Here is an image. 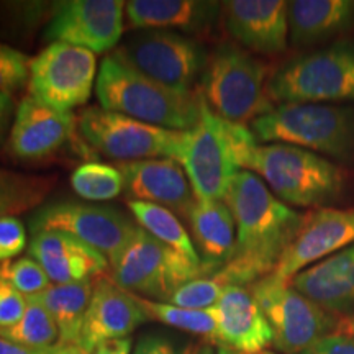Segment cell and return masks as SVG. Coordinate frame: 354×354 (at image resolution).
I'll return each mask as SVG.
<instances>
[{
  "label": "cell",
  "mask_w": 354,
  "mask_h": 354,
  "mask_svg": "<svg viewBox=\"0 0 354 354\" xmlns=\"http://www.w3.org/2000/svg\"><path fill=\"white\" fill-rule=\"evenodd\" d=\"M223 202L236 223L232 259L214 276L223 286H251L276 271L304 215L281 202L251 171H238Z\"/></svg>",
  "instance_id": "6da1fadb"
},
{
  "label": "cell",
  "mask_w": 354,
  "mask_h": 354,
  "mask_svg": "<svg viewBox=\"0 0 354 354\" xmlns=\"http://www.w3.org/2000/svg\"><path fill=\"white\" fill-rule=\"evenodd\" d=\"M117 167L125 179L130 201L156 203L185 218L197 203L189 177L176 159H141L118 162Z\"/></svg>",
  "instance_id": "e0dca14e"
},
{
  "label": "cell",
  "mask_w": 354,
  "mask_h": 354,
  "mask_svg": "<svg viewBox=\"0 0 354 354\" xmlns=\"http://www.w3.org/2000/svg\"><path fill=\"white\" fill-rule=\"evenodd\" d=\"M26 305H28V300L25 295H21L8 282L0 279V330L15 326L24 318Z\"/></svg>",
  "instance_id": "8d00e7d4"
},
{
  "label": "cell",
  "mask_w": 354,
  "mask_h": 354,
  "mask_svg": "<svg viewBox=\"0 0 354 354\" xmlns=\"http://www.w3.org/2000/svg\"><path fill=\"white\" fill-rule=\"evenodd\" d=\"M135 299L149 320H156L171 328L202 336L212 343H218V326H216L214 308L190 310L167 302H159V300L140 297V295H135Z\"/></svg>",
  "instance_id": "f1b7e54d"
},
{
  "label": "cell",
  "mask_w": 354,
  "mask_h": 354,
  "mask_svg": "<svg viewBox=\"0 0 354 354\" xmlns=\"http://www.w3.org/2000/svg\"><path fill=\"white\" fill-rule=\"evenodd\" d=\"M26 312L15 326L0 330V336L25 348L46 351L59 343V330L46 308L38 300L26 299Z\"/></svg>",
  "instance_id": "4dcf8cb0"
},
{
  "label": "cell",
  "mask_w": 354,
  "mask_h": 354,
  "mask_svg": "<svg viewBox=\"0 0 354 354\" xmlns=\"http://www.w3.org/2000/svg\"><path fill=\"white\" fill-rule=\"evenodd\" d=\"M30 57L13 46L0 43V92L15 94L28 86Z\"/></svg>",
  "instance_id": "836d02e7"
},
{
  "label": "cell",
  "mask_w": 354,
  "mask_h": 354,
  "mask_svg": "<svg viewBox=\"0 0 354 354\" xmlns=\"http://www.w3.org/2000/svg\"><path fill=\"white\" fill-rule=\"evenodd\" d=\"M128 209H130L136 223L140 225V228H143L146 233L176 250L177 253L185 256L192 263L202 264L192 238L189 236L187 230L184 228V225L180 223L179 216L174 212L166 209V207L156 205V203L140 201H128Z\"/></svg>",
  "instance_id": "4316f807"
},
{
  "label": "cell",
  "mask_w": 354,
  "mask_h": 354,
  "mask_svg": "<svg viewBox=\"0 0 354 354\" xmlns=\"http://www.w3.org/2000/svg\"><path fill=\"white\" fill-rule=\"evenodd\" d=\"M32 234L55 230L71 234L94 248L110 266L120 258L138 227L118 210L79 202H55L35 212L30 218Z\"/></svg>",
  "instance_id": "4fadbf2b"
},
{
  "label": "cell",
  "mask_w": 354,
  "mask_h": 354,
  "mask_svg": "<svg viewBox=\"0 0 354 354\" xmlns=\"http://www.w3.org/2000/svg\"><path fill=\"white\" fill-rule=\"evenodd\" d=\"M221 10L227 32L246 50L268 56L286 51L289 15L284 0H230Z\"/></svg>",
  "instance_id": "d6986e66"
},
{
  "label": "cell",
  "mask_w": 354,
  "mask_h": 354,
  "mask_svg": "<svg viewBox=\"0 0 354 354\" xmlns=\"http://www.w3.org/2000/svg\"><path fill=\"white\" fill-rule=\"evenodd\" d=\"M76 131V115L57 112L25 95L17 105L15 120L7 140V154L19 162L46 161L73 143Z\"/></svg>",
  "instance_id": "2e32d148"
},
{
  "label": "cell",
  "mask_w": 354,
  "mask_h": 354,
  "mask_svg": "<svg viewBox=\"0 0 354 354\" xmlns=\"http://www.w3.org/2000/svg\"><path fill=\"white\" fill-rule=\"evenodd\" d=\"M28 256L33 258L55 284H71L104 277L109 259L94 248L71 234L44 230L32 234Z\"/></svg>",
  "instance_id": "ffe728a7"
},
{
  "label": "cell",
  "mask_w": 354,
  "mask_h": 354,
  "mask_svg": "<svg viewBox=\"0 0 354 354\" xmlns=\"http://www.w3.org/2000/svg\"><path fill=\"white\" fill-rule=\"evenodd\" d=\"M197 354H216V351L212 346H203Z\"/></svg>",
  "instance_id": "bcb514c9"
},
{
  "label": "cell",
  "mask_w": 354,
  "mask_h": 354,
  "mask_svg": "<svg viewBox=\"0 0 354 354\" xmlns=\"http://www.w3.org/2000/svg\"><path fill=\"white\" fill-rule=\"evenodd\" d=\"M336 331H343V333L354 335V317L353 318H339V325Z\"/></svg>",
  "instance_id": "ee69618b"
},
{
  "label": "cell",
  "mask_w": 354,
  "mask_h": 354,
  "mask_svg": "<svg viewBox=\"0 0 354 354\" xmlns=\"http://www.w3.org/2000/svg\"><path fill=\"white\" fill-rule=\"evenodd\" d=\"M216 354H240V353L233 351V349H228L225 346H218V349H216Z\"/></svg>",
  "instance_id": "f6af8a7d"
},
{
  "label": "cell",
  "mask_w": 354,
  "mask_h": 354,
  "mask_svg": "<svg viewBox=\"0 0 354 354\" xmlns=\"http://www.w3.org/2000/svg\"><path fill=\"white\" fill-rule=\"evenodd\" d=\"M53 354H91L79 344H56Z\"/></svg>",
  "instance_id": "7bdbcfd3"
},
{
  "label": "cell",
  "mask_w": 354,
  "mask_h": 354,
  "mask_svg": "<svg viewBox=\"0 0 354 354\" xmlns=\"http://www.w3.org/2000/svg\"><path fill=\"white\" fill-rule=\"evenodd\" d=\"M246 171L263 179L281 202L318 207L333 202L346 189L348 174L320 154L292 145H258Z\"/></svg>",
  "instance_id": "277c9868"
},
{
  "label": "cell",
  "mask_w": 354,
  "mask_h": 354,
  "mask_svg": "<svg viewBox=\"0 0 354 354\" xmlns=\"http://www.w3.org/2000/svg\"><path fill=\"white\" fill-rule=\"evenodd\" d=\"M263 354H277V353H271V351H266V353H263Z\"/></svg>",
  "instance_id": "c3c4849f"
},
{
  "label": "cell",
  "mask_w": 354,
  "mask_h": 354,
  "mask_svg": "<svg viewBox=\"0 0 354 354\" xmlns=\"http://www.w3.org/2000/svg\"><path fill=\"white\" fill-rule=\"evenodd\" d=\"M300 354H354V335L333 331Z\"/></svg>",
  "instance_id": "74e56055"
},
{
  "label": "cell",
  "mask_w": 354,
  "mask_h": 354,
  "mask_svg": "<svg viewBox=\"0 0 354 354\" xmlns=\"http://www.w3.org/2000/svg\"><path fill=\"white\" fill-rule=\"evenodd\" d=\"M133 353V342L131 338L112 339V342L102 343L97 346L92 354H131Z\"/></svg>",
  "instance_id": "60d3db41"
},
{
  "label": "cell",
  "mask_w": 354,
  "mask_h": 354,
  "mask_svg": "<svg viewBox=\"0 0 354 354\" xmlns=\"http://www.w3.org/2000/svg\"><path fill=\"white\" fill-rule=\"evenodd\" d=\"M48 351V349H46ZM46 351H38V349L25 348L0 336V354H44Z\"/></svg>",
  "instance_id": "b9f144b4"
},
{
  "label": "cell",
  "mask_w": 354,
  "mask_h": 354,
  "mask_svg": "<svg viewBox=\"0 0 354 354\" xmlns=\"http://www.w3.org/2000/svg\"><path fill=\"white\" fill-rule=\"evenodd\" d=\"M131 354H184L171 339H167L166 336L161 335H145L141 336L136 343V346L133 348Z\"/></svg>",
  "instance_id": "f35d334b"
},
{
  "label": "cell",
  "mask_w": 354,
  "mask_h": 354,
  "mask_svg": "<svg viewBox=\"0 0 354 354\" xmlns=\"http://www.w3.org/2000/svg\"><path fill=\"white\" fill-rule=\"evenodd\" d=\"M268 74L269 66L245 48L221 43L207 61L201 94L218 117L245 125L274 109Z\"/></svg>",
  "instance_id": "8992f818"
},
{
  "label": "cell",
  "mask_w": 354,
  "mask_h": 354,
  "mask_svg": "<svg viewBox=\"0 0 354 354\" xmlns=\"http://www.w3.org/2000/svg\"><path fill=\"white\" fill-rule=\"evenodd\" d=\"M79 136L102 156L118 162L179 156L184 131L165 130L102 107L77 115Z\"/></svg>",
  "instance_id": "30bf717a"
},
{
  "label": "cell",
  "mask_w": 354,
  "mask_h": 354,
  "mask_svg": "<svg viewBox=\"0 0 354 354\" xmlns=\"http://www.w3.org/2000/svg\"><path fill=\"white\" fill-rule=\"evenodd\" d=\"M287 15L292 44L315 46L354 28V0H294Z\"/></svg>",
  "instance_id": "603a6c76"
},
{
  "label": "cell",
  "mask_w": 354,
  "mask_h": 354,
  "mask_svg": "<svg viewBox=\"0 0 354 354\" xmlns=\"http://www.w3.org/2000/svg\"><path fill=\"white\" fill-rule=\"evenodd\" d=\"M95 94L102 109L165 130L187 131L201 118V91H171L130 68L113 53L102 61Z\"/></svg>",
  "instance_id": "3957f363"
},
{
  "label": "cell",
  "mask_w": 354,
  "mask_h": 354,
  "mask_svg": "<svg viewBox=\"0 0 354 354\" xmlns=\"http://www.w3.org/2000/svg\"><path fill=\"white\" fill-rule=\"evenodd\" d=\"M221 8L216 2L198 0H131L127 2V19L133 28L201 32L214 24Z\"/></svg>",
  "instance_id": "d4e9b609"
},
{
  "label": "cell",
  "mask_w": 354,
  "mask_h": 354,
  "mask_svg": "<svg viewBox=\"0 0 354 354\" xmlns=\"http://www.w3.org/2000/svg\"><path fill=\"white\" fill-rule=\"evenodd\" d=\"M123 0H68L55 2L44 38L68 43L94 55L117 50L123 30Z\"/></svg>",
  "instance_id": "5bb4252c"
},
{
  "label": "cell",
  "mask_w": 354,
  "mask_h": 354,
  "mask_svg": "<svg viewBox=\"0 0 354 354\" xmlns=\"http://www.w3.org/2000/svg\"><path fill=\"white\" fill-rule=\"evenodd\" d=\"M0 279L8 282L26 299L41 294L51 286L44 269L30 256L0 264Z\"/></svg>",
  "instance_id": "1f68e13d"
},
{
  "label": "cell",
  "mask_w": 354,
  "mask_h": 354,
  "mask_svg": "<svg viewBox=\"0 0 354 354\" xmlns=\"http://www.w3.org/2000/svg\"><path fill=\"white\" fill-rule=\"evenodd\" d=\"M71 187L79 197L91 202L113 201L125 192V179L118 167L87 161L71 172Z\"/></svg>",
  "instance_id": "f546056e"
},
{
  "label": "cell",
  "mask_w": 354,
  "mask_h": 354,
  "mask_svg": "<svg viewBox=\"0 0 354 354\" xmlns=\"http://www.w3.org/2000/svg\"><path fill=\"white\" fill-rule=\"evenodd\" d=\"M149 318L136 302L135 295L120 289L112 279L99 277L94 282L79 346L94 353L102 343L130 338V335Z\"/></svg>",
  "instance_id": "ac0fdd59"
},
{
  "label": "cell",
  "mask_w": 354,
  "mask_h": 354,
  "mask_svg": "<svg viewBox=\"0 0 354 354\" xmlns=\"http://www.w3.org/2000/svg\"><path fill=\"white\" fill-rule=\"evenodd\" d=\"M92 290H94L92 281L51 284L41 294L32 297L38 300L55 320L57 330H59V343L57 344L79 343Z\"/></svg>",
  "instance_id": "484cf974"
},
{
  "label": "cell",
  "mask_w": 354,
  "mask_h": 354,
  "mask_svg": "<svg viewBox=\"0 0 354 354\" xmlns=\"http://www.w3.org/2000/svg\"><path fill=\"white\" fill-rule=\"evenodd\" d=\"M56 184V176L25 174L0 166V216L38 209Z\"/></svg>",
  "instance_id": "83f0119b"
},
{
  "label": "cell",
  "mask_w": 354,
  "mask_h": 354,
  "mask_svg": "<svg viewBox=\"0 0 354 354\" xmlns=\"http://www.w3.org/2000/svg\"><path fill=\"white\" fill-rule=\"evenodd\" d=\"M53 349H55V348H51V349H48V351H46V353H44V354H53Z\"/></svg>",
  "instance_id": "7dc6e473"
},
{
  "label": "cell",
  "mask_w": 354,
  "mask_h": 354,
  "mask_svg": "<svg viewBox=\"0 0 354 354\" xmlns=\"http://www.w3.org/2000/svg\"><path fill=\"white\" fill-rule=\"evenodd\" d=\"M223 284L215 277H197L194 281L185 282L167 299V304L190 310H209L214 308L218 302Z\"/></svg>",
  "instance_id": "d6a6232c"
},
{
  "label": "cell",
  "mask_w": 354,
  "mask_h": 354,
  "mask_svg": "<svg viewBox=\"0 0 354 354\" xmlns=\"http://www.w3.org/2000/svg\"><path fill=\"white\" fill-rule=\"evenodd\" d=\"M17 104L12 94L0 92V148L8 140L13 120H15Z\"/></svg>",
  "instance_id": "ab89813d"
},
{
  "label": "cell",
  "mask_w": 354,
  "mask_h": 354,
  "mask_svg": "<svg viewBox=\"0 0 354 354\" xmlns=\"http://www.w3.org/2000/svg\"><path fill=\"white\" fill-rule=\"evenodd\" d=\"M354 245V209H318L304 215L274 277L290 282L299 272Z\"/></svg>",
  "instance_id": "9a60e30c"
},
{
  "label": "cell",
  "mask_w": 354,
  "mask_h": 354,
  "mask_svg": "<svg viewBox=\"0 0 354 354\" xmlns=\"http://www.w3.org/2000/svg\"><path fill=\"white\" fill-rule=\"evenodd\" d=\"M294 289L307 295L338 318L354 317V245L320 263L310 266L290 281Z\"/></svg>",
  "instance_id": "7402d4cb"
},
{
  "label": "cell",
  "mask_w": 354,
  "mask_h": 354,
  "mask_svg": "<svg viewBox=\"0 0 354 354\" xmlns=\"http://www.w3.org/2000/svg\"><path fill=\"white\" fill-rule=\"evenodd\" d=\"M250 290L268 318L272 344L279 353L300 354L338 330V317L272 274L251 284Z\"/></svg>",
  "instance_id": "8fae6325"
},
{
  "label": "cell",
  "mask_w": 354,
  "mask_h": 354,
  "mask_svg": "<svg viewBox=\"0 0 354 354\" xmlns=\"http://www.w3.org/2000/svg\"><path fill=\"white\" fill-rule=\"evenodd\" d=\"M46 13V3L41 2H0V35L13 37L24 32L25 26L35 25Z\"/></svg>",
  "instance_id": "e575fe53"
},
{
  "label": "cell",
  "mask_w": 354,
  "mask_h": 354,
  "mask_svg": "<svg viewBox=\"0 0 354 354\" xmlns=\"http://www.w3.org/2000/svg\"><path fill=\"white\" fill-rule=\"evenodd\" d=\"M197 277H207L202 264L192 263L140 227L110 266V279L120 289L159 302H167L180 286Z\"/></svg>",
  "instance_id": "ba28073f"
},
{
  "label": "cell",
  "mask_w": 354,
  "mask_h": 354,
  "mask_svg": "<svg viewBox=\"0 0 354 354\" xmlns=\"http://www.w3.org/2000/svg\"><path fill=\"white\" fill-rule=\"evenodd\" d=\"M25 223L15 215L0 216V264L13 261L26 248Z\"/></svg>",
  "instance_id": "d590c367"
},
{
  "label": "cell",
  "mask_w": 354,
  "mask_h": 354,
  "mask_svg": "<svg viewBox=\"0 0 354 354\" xmlns=\"http://www.w3.org/2000/svg\"><path fill=\"white\" fill-rule=\"evenodd\" d=\"M214 312L220 346L240 354H263L272 344L268 318L246 287L225 286Z\"/></svg>",
  "instance_id": "44dd1931"
},
{
  "label": "cell",
  "mask_w": 354,
  "mask_h": 354,
  "mask_svg": "<svg viewBox=\"0 0 354 354\" xmlns=\"http://www.w3.org/2000/svg\"><path fill=\"white\" fill-rule=\"evenodd\" d=\"M97 76L92 51L51 43L30 61L28 94L57 112H73L91 99Z\"/></svg>",
  "instance_id": "7c38bea8"
},
{
  "label": "cell",
  "mask_w": 354,
  "mask_h": 354,
  "mask_svg": "<svg viewBox=\"0 0 354 354\" xmlns=\"http://www.w3.org/2000/svg\"><path fill=\"white\" fill-rule=\"evenodd\" d=\"M258 145L251 128L218 117L202 95L201 118L184 131L177 156L197 201H223L233 177L246 171Z\"/></svg>",
  "instance_id": "7a4b0ae2"
},
{
  "label": "cell",
  "mask_w": 354,
  "mask_h": 354,
  "mask_svg": "<svg viewBox=\"0 0 354 354\" xmlns=\"http://www.w3.org/2000/svg\"><path fill=\"white\" fill-rule=\"evenodd\" d=\"M113 55L140 74L176 92H194L205 71L207 51L174 30H143L125 39Z\"/></svg>",
  "instance_id": "9c48e42d"
},
{
  "label": "cell",
  "mask_w": 354,
  "mask_h": 354,
  "mask_svg": "<svg viewBox=\"0 0 354 354\" xmlns=\"http://www.w3.org/2000/svg\"><path fill=\"white\" fill-rule=\"evenodd\" d=\"M258 143H282L326 154L339 161L354 159V109L330 104H279L251 122Z\"/></svg>",
  "instance_id": "5b68a950"
},
{
  "label": "cell",
  "mask_w": 354,
  "mask_h": 354,
  "mask_svg": "<svg viewBox=\"0 0 354 354\" xmlns=\"http://www.w3.org/2000/svg\"><path fill=\"white\" fill-rule=\"evenodd\" d=\"M272 104H336L354 102V41H338L305 53L269 77Z\"/></svg>",
  "instance_id": "52a82bcc"
},
{
  "label": "cell",
  "mask_w": 354,
  "mask_h": 354,
  "mask_svg": "<svg viewBox=\"0 0 354 354\" xmlns=\"http://www.w3.org/2000/svg\"><path fill=\"white\" fill-rule=\"evenodd\" d=\"M194 245L207 276H214L232 259L236 246V223L223 201H197L187 216Z\"/></svg>",
  "instance_id": "cb8c5ba5"
}]
</instances>
